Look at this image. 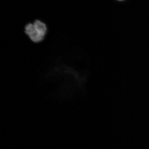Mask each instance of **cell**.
Returning <instances> with one entry per match:
<instances>
[{
    "label": "cell",
    "instance_id": "1",
    "mask_svg": "<svg viewBox=\"0 0 149 149\" xmlns=\"http://www.w3.org/2000/svg\"><path fill=\"white\" fill-rule=\"evenodd\" d=\"M47 32V27L44 22L37 19L29 23L25 27V32L31 41L38 43L42 41Z\"/></svg>",
    "mask_w": 149,
    "mask_h": 149
},
{
    "label": "cell",
    "instance_id": "2",
    "mask_svg": "<svg viewBox=\"0 0 149 149\" xmlns=\"http://www.w3.org/2000/svg\"><path fill=\"white\" fill-rule=\"evenodd\" d=\"M118 1H124V0H118Z\"/></svg>",
    "mask_w": 149,
    "mask_h": 149
}]
</instances>
